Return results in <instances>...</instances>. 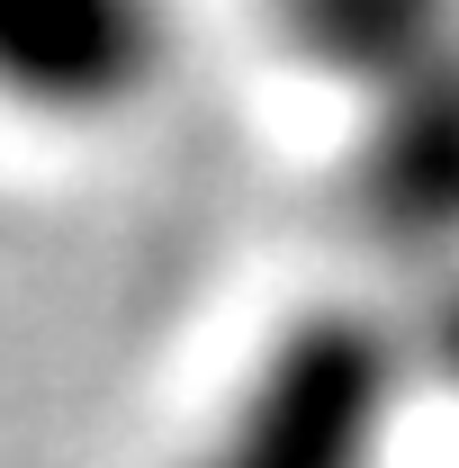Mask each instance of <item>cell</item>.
Here are the masks:
<instances>
[{"label": "cell", "mask_w": 459, "mask_h": 468, "mask_svg": "<svg viewBox=\"0 0 459 468\" xmlns=\"http://www.w3.org/2000/svg\"><path fill=\"white\" fill-rule=\"evenodd\" d=\"M172 72V0H0V109L46 126L126 117Z\"/></svg>", "instance_id": "cell-1"}, {"label": "cell", "mask_w": 459, "mask_h": 468, "mask_svg": "<svg viewBox=\"0 0 459 468\" xmlns=\"http://www.w3.org/2000/svg\"><path fill=\"white\" fill-rule=\"evenodd\" d=\"M369 207L405 243H459V55L423 63L414 81L379 90L369 135Z\"/></svg>", "instance_id": "cell-2"}, {"label": "cell", "mask_w": 459, "mask_h": 468, "mask_svg": "<svg viewBox=\"0 0 459 468\" xmlns=\"http://www.w3.org/2000/svg\"><path fill=\"white\" fill-rule=\"evenodd\" d=\"M360 423L379 432V343H297V360H280V378L252 397L234 451L208 468H325Z\"/></svg>", "instance_id": "cell-3"}, {"label": "cell", "mask_w": 459, "mask_h": 468, "mask_svg": "<svg viewBox=\"0 0 459 468\" xmlns=\"http://www.w3.org/2000/svg\"><path fill=\"white\" fill-rule=\"evenodd\" d=\"M280 9L288 46L334 81H360L369 100L459 55V0H280Z\"/></svg>", "instance_id": "cell-4"}, {"label": "cell", "mask_w": 459, "mask_h": 468, "mask_svg": "<svg viewBox=\"0 0 459 468\" xmlns=\"http://www.w3.org/2000/svg\"><path fill=\"white\" fill-rule=\"evenodd\" d=\"M442 351H459V334H451V343H442Z\"/></svg>", "instance_id": "cell-5"}]
</instances>
